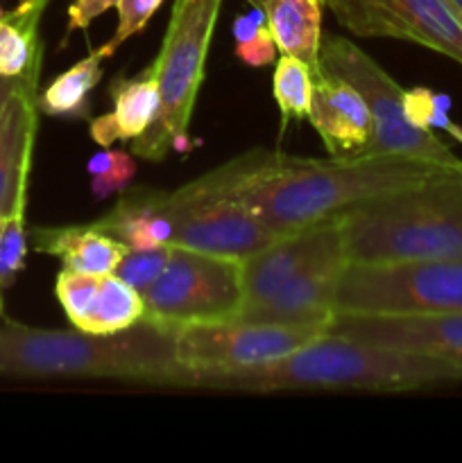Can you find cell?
I'll list each match as a JSON object with an SVG mask.
<instances>
[{
	"mask_svg": "<svg viewBox=\"0 0 462 463\" xmlns=\"http://www.w3.org/2000/svg\"><path fill=\"white\" fill-rule=\"evenodd\" d=\"M222 165L231 193L276 238L342 215L370 199L460 172L385 154L302 158L265 149H254Z\"/></svg>",
	"mask_w": 462,
	"mask_h": 463,
	"instance_id": "1",
	"label": "cell"
},
{
	"mask_svg": "<svg viewBox=\"0 0 462 463\" xmlns=\"http://www.w3.org/2000/svg\"><path fill=\"white\" fill-rule=\"evenodd\" d=\"M175 330L145 319L111 335L77 328L45 330L7 321L0 328V375L100 378L193 389V371L177 360Z\"/></svg>",
	"mask_w": 462,
	"mask_h": 463,
	"instance_id": "2",
	"label": "cell"
},
{
	"mask_svg": "<svg viewBox=\"0 0 462 463\" xmlns=\"http://www.w3.org/2000/svg\"><path fill=\"white\" fill-rule=\"evenodd\" d=\"M462 380L453 366L430 357L371 346L324 333L315 342L267 364L238 371L195 373L193 389L216 392H284V389H367L412 392Z\"/></svg>",
	"mask_w": 462,
	"mask_h": 463,
	"instance_id": "3",
	"label": "cell"
},
{
	"mask_svg": "<svg viewBox=\"0 0 462 463\" xmlns=\"http://www.w3.org/2000/svg\"><path fill=\"white\" fill-rule=\"evenodd\" d=\"M340 222L356 265L462 258V172L370 199Z\"/></svg>",
	"mask_w": 462,
	"mask_h": 463,
	"instance_id": "4",
	"label": "cell"
},
{
	"mask_svg": "<svg viewBox=\"0 0 462 463\" xmlns=\"http://www.w3.org/2000/svg\"><path fill=\"white\" fill-rule=\"evenodd\" d=\"M222 0H175L157 54L159 116L143 136L131 140V154L143 161H166L172 149L186 154L190 120L202 89L207 57Z\"/></svg>",
	"mask_w": 462,
	"mask_h": 463,
	"instance_id": "5",
	"label": "cell"
},
{
	"mask_svg": "<svg viewBox=\"0 0 462 463\" xmlns=\"http://www.w3.org/2000/svg\"><path fill=\"white\" fill-rule=\"evenodd\" d=\"M322 75L351 84L371 113V140L365 154H385L435 163L462 172V158L438 134L412 125L403 111V89L365 50L344 36H322Z\"/></svg>",
	"mask_w": 462,
	"mask_h": 463,
	"instance_id": "6",
	"label": "cell"
},
{
	"mask_svg": "<svg viewBox=\"0 0 462 463\" xmlns=\"http://www.w3.org/2000/svg\"><path fill=\"white\" fill-rule=\"evenodd\" d=\"M335 315H462V258L415 262H349Z\"/></svg>",
	"mask_w": 462,
	"mask_h": 463,
	"instance_id": "7",
	"label": "cell"
},
{
	"mask_svg": "<svg viewBox=\"0 0 462 463\" xmlns=\"http://www.w3.org/2000/svg\"><path fill=\"white\" fill-rule=\"evenodd\" d=\"M161 211L172 226L170 247L245 260L276 240L231 193L225 165L177 190H163Z\"/></svg>",
	"mask_w": 462,
	"mask_h": 463,
	"instance_id": "8",
	"label": "cell"
},
{
	"mask_svg": "<svg viewBox=\"0 0 462 463\" xmlns=\"http://www.w3.org/2000/svg\"><path fill=\"white\" fill-rule=\"evenodd\" d=\"M140 297L143 319L168 328L236 319L243 307L240 260L170 247L166 269Z\"/></svg>",
	"mask_w": 462,
	"mask_h": 463,
	"instance_id": "9",
	"label": "cell"
},
{
	"mask_svg": "<svg viewBox=\"0 0 462 463\" xmlns=\"http://www.w3.org/2000/svg\"><path fill=\"white\" fill-rule=\"evenodd\" d=\"M329 328L254 324L225 319L188 324L175 330L177 360L195 373L238 371L267 364L315 342Z\"/></svg>",
	"mask_w": 462,
	"mask_h": 463,
	"instance_id": "10",
	"label": "cell"
},
{
	"mask_svg": "<svg viewBox=\"0 0 462 463\" xmlns=\"http://www.w3.org/2000/svg\"><path fill=\"white\" fill-rule=\"evenodd\" d=\"M324 7L351 34L410 41L462 66V16L451 0H324Z\"/></svg>",
	"mask_w": 462,
	"mask_h": 463,
	"instance_id": "11",
	"label": "cell"
},
{
	"mask_svg": "<svg viewBox=\"0 0 462 463\" xmlns=\"http://www.w3.org/2000/svg\"><path fill=\"white\" fill-rule=\"evenodd\" d=\"M326 333L439 360L462 378V315H335Z\"/></svg>",
	"mask_w": 462,
	"mask_h": 463,
	"instance_id": "12",
	"label": "cell"
},
{
	"mask_svg": "<svg viewBox=\"0 0 462 463\" xmlns=\"http://www.w3.org/2000/svg\"><path fill=\"white\" fill-rule=\"evenodd\" d=\"M335 251H347L340 215L320 222V224L308 226V229L276 238L274 242L263 247L261 251L240 260L243 307L263 303L281 285L288 283L297 271H302L303 267L311 265L317 258L326 256V253Z\"/></svg>",
	"mask_w": 462,
	"mask_h": 463,
	"instance_id": "13",
	"label": "cell"
},
{
	"mask_svg": "<svg viewBox=\"0 0 462 463\" xmlns=\"http://www.w3.org/2000/svg\"><path fill=\"white\" fill-rule=\"evenodd\" d=\"M347 265V251L326 253L297 271L270 298L258 306L243 307L236 319L254 324L329 328L335 317V294Z\"/></svg>",
	"mask_w": 462,
	"mask_h": 463,
	"instance_id": "14",
	"label": "cell"
},
{
	"mask_svg": "<svg viewBox=\"0 0 462 463\" xmlns=\"http://www.w3.org/2000/svg\"><path fill=\"white\" fill-rule=\"evenodd\" d=\"M308 122L315 127L329 156L365 154L371 140V113L362 95L344 80L322 75L313 84Z\"/></svg>",
	"mask_w": 462,
	"mask_h": 463,
	"instance_id": "15",
	"label": "cell"
},
{
	"mask_svg": "<svg viewBox=\"0 0 462 463\" xmlns=\"http://www.w3.org/2000/svg\"><path fill=\"white\" fill-rule=\"evenodd\" d=\"M39 72L30 71L18 81L16 93L0 116V215H7L18 185L30 179L36 136V84Z\"/></svg>",
	"mask_w": 462,
	"mask_h": 463,
	"instance_id": "16",
	"label": "cell"
},
{
	"mask_svg": "<svg viewBox=\"0 0 462 463\" xmlns=\"http://www.w3.org/2000/svg\"><path fill=\"white\" fill-rule=\"evenodd\" d=\"M113 109L91 120V138L100 147H111L116 140L131 143L154 125L159 116L157 61L136 75H116L109 84Z\"/></svg>",
	"mask_w": 462,
	"mask_h": 463,
	"instance_id": "17",
	"label": "cell"
},
{
	"mask_svg": "<svg viewBox=\"0 0 462 463\" xmlns=\"http://www.w3.org/2000/svg\"><path fill=\"white\" fill-rule=\"evenodd\" d=\"M32 247L39 253H48L62 260L63 269L82 271V274H113L118 262L130 249L104 233L98 226H36L30 233Z\"/></svg>",
	"mask_w": 462,
	"mask_h": 463,
	"instance_id": "18",
	"label": "cell"
},
{
	"mask_svg": "<svg viewBox=\"0 0 462 463\" xmlns=\"http://www.w3.org/2000/svg\"><path fill=\"white\" fill-rule=\"evenodd\" d=\"M163 190H127L116 206L93 224L120 240L127 249L170 247L172 226L161 211Z\"/></svg>",
	"mask_w": 462,
	"mask_h": 463,
	"instance_id": "19",
	"label": "cell"
},
{
	"mask_svg": "<svg viewBox=\"0 0 462 463\" xmlns=\"http://www.w3.org/2000/svg\"><path fill=\"white\" fill-rule=\"evenodd\" d=\"M267 25L281 54L302 59L313 71L315 80L322 77L320 45L324 0H263Z\"/></svg>",
	"mask_w": 462,
	"mask_h": 463,
	"instance_id": "20",
	"label": "cell"
},
{
	"mask_svg": "<svg viewBox=\"0 0 462 463\" xmlns=\"http://www.w3.org/2000/svg\"><path fill=\"white\" fill-rule=\"evenodd\" d=\"M50 0H21L0 21V75L23 77L41 68L39 27Z\"/></svg>",
	"mask_w": 462,
	"mask_h": 463,
	"instance_id": "21",
	"label": "cell"
},
{
	"mask_svg": "<svg viewBox=\"0 0 462 463\" xmlns=\"http://www.w3.org/2000/svg\"><path fill=\"white\" fill-rule=\"evenodd\" d=\"M104 57L93 50L75 66L54 77L41 93H36V111L63 120H84L91 113V93L102 81Z\"/></svg>",
	"mask_w": 462,
	"mask_h": 463,
	"instance_id": "22",
	"label": "cell"
},
{
	"mask_svg": "<svg viewBox=\"0 0 462 463\" xmlns=\"http://www.w3.org/2000/svg\"><path fill=\"white\" fill-rule=\"evenodd\" d=\"M145 315V303L139 289L116 274L100 276L98 292L91 301L84 324L77 330L93 335H111L140 324Z\"/></svg>",
	"mask_w": 462,
	"mask_h": 463,
	"instance_id": "23",
	"label": "cell"
},
{
	"mask_svg": "<svg viewBox=\"0 0 462 463\" xmlns=\"http://www.w3.org/2000/svg\"><path fill=\"white\" fill-rule=\"evenodd\" d=\"M313 84L315 75L302 59L293 54H281L276 59L274 77H272V93L281 113V131L290 120H303L311 111Z\"/></svg>",
	"mask_w": 462,
	"mask_h": 463,
	"instance_id": "24",
	"label": "cell"
},
{
	"mask_svg": "<svg viewBox=\"0 0 462 463\" xmlns=\"http://www.w3.org/2000/svg\"><path fill=\"white\" fill-rule=\"evenodd\" d=\"M30 179L18 185L16 199L12 211L5 217L0 231V289L12 288L14 280L25 269L27 258V226H25V203Z\"/></svg>",
	"mask_w": 462,
	"mask_h": 463,
	"instance_id": "25",
	"label": "cell"
},
{
	"mask_svg": "<svg viewBox=\"0 0 462 463\" xmlns=\"http://www.w3.org/2000/svg\"><path fill=\"white\" fill-rule=\"evenodd\" d=\"M236 57L252 68H263L276 59V43L263 7H249V12L240 14L234 21Z\"/></svg>",
	"mask_w": 462,
	"mask_h": 463,
	"instance_id": "26",
	"label": "cell"
},
{
	"mask_svg": "<svg viewBox=\"0 0 462 463\" xmlns=\"http://www.w3.org/2000/svg\"><path fill=\"white\" fill-rule=\"evenodd\" d=\"M403 111L412 125L421 127L426 131H444L453 140L462 145V127L451 120V98L444 93L415 86V89H403Z\"/></svg>",
	"mask_w": 462,
	"mask_h": 463,
	"instance_id": "27",
	"label": "cell"
},
{
	"mask_svg": "<svg viewBox=\"0 0 462 463\" xmlns=\"http://www.w3.org/2000/svg\"><path fill=\"white\" fill-rule=\"evenodd\" d=\"M86 170L91 175V193L100 202L130 188L136 176V161L122 149L102 147V152L91 156Z\"/></svg>",
	"mask_w": 462,
	"mask_h": 463,
	"instance_id": "28",
	"label": "cell"
},
{
	"mask_svg": "<svg viewBox=\"0 0 462 463\" xmlns=\"http://www.w3.org/2000/svg\"><path fill=\"white\" fill-rule=\"evenodd\" d=\"M100 276L98 274H82V271L62 269L54 280V294L62 306L63 315L72 324V328H80L84 324V317L89 312L91 301L98 292Z\"/></svg>",
	"mask_w": 462,
	"mask_h": 463,
	"instance_id": "29",
	"label": "cell"
},
{
	"mask_svg": "<svg viewBox=\"0 0 462 463\" xmlns=\"http://www.w3.org/2000/svg\"><path fill=\"white\" fill-rule=\"evenodd\" d=\"M168 256H170V247H157V249H130L118 262L113 274L120 276L125 283L139 289L140 294L161 276L166 269Z\"/></svg>",
	"mask_w": 462,
	"mask_h": 463,
	"instance_id": "30",
	"label": "cell"
},
{
	"mask_svg": "<svg viewBox=\"0 0 462 463\" xmlns=\"http://www.w3.org/2000/svg\"><path fill=\"white\" fill-rule=\"evenodd\" d=\"M161 5L163 0H118V25L116 30H113L111 39L104 41L98 48V52L102 54L104 59L116 54V50L122 48V43H125L127 39H131V36L145 30L149 18L159 12Z\"/></svg>",
	"mask_w": 462,
	"mask_h": 463,
	"instance_id": "31",
	"label": "cell"
},
{
	"mask_svg": "<svg viewBox=\"0 0 462 463\" xmlns=\"http://www.w3.org/2000/svg\"><path fill=\"white\" fill-rule=\"evenodd\" d=\"M116 5L118 0H72V5L68 7L66 36H71L75 30H89L95 18L102 16Z\"/></svg>",
	"mask_w": 462,
	"mask_h": 463,
	"instance_id": "32",
	"label": "cell"
},
{
	"mask_svg": "<svg viewBox=\"0 0 462 463\" xmlns=\"http://www.w3.org/2000/svg\"><path fill=\"white\" fill-rule=\"evenodd\" d=\"M18 81H21V77H3V75H0V116H3L5 107H7V102L12 99V95L16 93Z\"/></svg>",
	"mask_w": 462,
	"mask_h": 463,
	"instance_id": "33",
	"label": "cell"
},
{
	"mask_svg": "<svg viewBox=\"0 0 462 463\" xmlns=\"http://www.w3.org/2000/svg\"><path fill=\"white\" fill-rule=\"evenodd\" d=\"M451 5L457 9V14H460V16H462V0H451Z\"/></svg>",
	"mask_w": 462,
	"mask_h": 463,
	"instance_id": "34",
	"label": "cell"
},
{
	"mask_svg": "<svg viewBox=\"0 0 462 463\" xmlns=\"http://www.w3.org/2000/svg\"><path fill=\"white\" fill-rule=\"evenodd\" d=\"M247 3H249V5H254V7H261L263 0H247Z\"/></svg>",
	"mask_w": 462,
	"mask_h": 463,
	"instance_id": "35",
	"label": "cell"
},
{
	"mask_svg": "<svg viewBox=\"0 0 462 463\" xmlns=\"http://www.w3.org/2000/svg\"><path fill=\"white\" fill-rule=\"evenodd\" d=\"M5 217H7V215H0V231H3V224H5Z\"/></svg>",
	"mask_w": 462,
	"mask_h": 463,
	"instance_id": "36",
	"label": "cell"
},
{
	"mask_svg": "<svg viewBox=\"0 0 462 463\" xmlns=\"http://www.w3.org/2000/svg\"><path fill=\"white\" fill-rule=\"evenodd\" d=\"M3 18H5V9L0 7V21H3Z\"/></svg>",
	"mask_w": 462,
	"mask_h": 463,
	"instance_id": "37",
	"label": "cell"
},
{
	"mask_svg": "<svg viewBox=\"0 0 462 463\" xmlns=\"http://www.w3.org/2000/svg\"><path fill=\"white\" fill-rule=\"evenodd\" d=\"M0 310H3V306H0Z\"/></svg>",
	"mask_w": 462,
	"mask_h": 463,
	"instance_id": "38",
	"label": "cell"
}]
</instances>
